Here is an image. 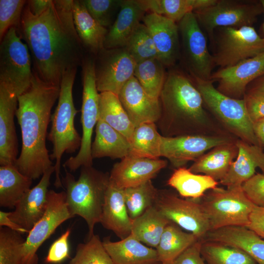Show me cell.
<instances>
[{"mask_svg":"<svg viewBox=\"0 0 264 264\" xmlns=\"http://www.w3.org/2000/svg\"><path fill=\"white\" fill-rule=\"evenodd\" d=\"M73 3L52 0L39 15H33L26 3L17 29L28 46L33 73L49 85L60 87L64 74L81 66L85 58L74 26Z\"/></svg>","mask_w":264,"mask_h":264,"instance_id":"obj_1","label":"cell"},{"mask_svg":"<svg viewBox=\"0 0 264 264\" xmlns=\"http://www.w3.org/2000/svg\"><path fill=\"white\" fill-rule=\"evenodd\" d=\"M60 90V87L43 82L34 73L29 87L18 97L16 116L21 128L22 146L14 165L32 180L39 178L54 165L46 139L51 110Z\"/></svg>","mask_w":264,"mask_h":264,"instance_id":"obj_2","label":"cell"},{"mask_svg":"<svg viewBox=\"0 0 264 264\" xmlns=\"http://www.w3.org/2000/svg\"><path fill=\"white\" fill-rule=\"evenodd\" d=\"M159 100L161 113L155 124L163 136L228 133L205 109L193 79L181 71L166 75Z\"/></svg>","mask_w":264,"mask_h":264,"instance_id":"obj_3","label":"cell"},{"mask_svg":"<svg viewBox=\"0 0 264 264\" xmlns=\"http://www.w3.org/2000/svg\"><path fill=\"white\" fill-rule=\"evenodd\" d=\"M64 169L66 173L62 182L66 189L68 210L73 217L79 216L85 220L89 239L94 234L95 224L100 222L110 174L92 166H83L76 180L69 171Z\"/></svg>","mask_w":264,"mask_h":264,"instance_id":"obj_4","label":"cell"},{"mask_svg":"<svg viewBox=\"0 0 264 264\" xmlns=\"http://www.w3.org/2000/svg\"><path fill=\"white\" fill-rule=\"evenodd\" d=\"M77 68H72L63 75L60 84L57 106L51 116V127L47 139L52 144L51 160H55L57 188L63 187L61 178V164L64 153L72 154L80 149L82 137L74 126V118L78 112L73 98L72 89Z\"/></svg>","mask_w":264,"mask_h":264,"instance_id":"obj_5","label":"cell"},{"mask_svg":"<svg viewBox=\"0 0 264 264\" xmlns=\"http://www.w3.org/2000/svg\"><path fill=\"white\" fill-rule=\"evenodd\" d=\"M193 80L201 95L205 109L224 131L239 139L261 147L243 99H235L222 93L211 80Z\"/></svg>","mask_w":264,"mask_h":264,"instance_id":"obj_6","label":"cell"},{"mask_svg":"<svg viewBox=\"0 0 264 264\" xmlns=\"http://www.w3.org/2000/svg\"><path fill=\"white\" fill-rule=\"evenodd\" d=\"M198 200L208 220L210 231L233 226L247 227L255 206L242 186L226 189L217 186Z\"/></svg>","mask_w":264,"mask_h":264,"instance_id":"obj_7","label":"cell"},{"mask_svg":"<svg viewBox=\"0 0 264 264\" xmlns=\"http://www.w3.org/2000/svg\"><path fill=\"white\" fill-rule=\"evenodd\" d=\"M81 66L83 76L82 141L77 154L69 157L63 164V167L70 172H75L83 166H92V135L93 129L99 120V92L96 84L94 59L85 57Z\"/></svg>","mask_w":264,"mask_h":264,"instance_id":"obj_8","label":"cell"},{"mask_svg":"<svg viewBox=\"0 0 264 264\" xmlns=\"http://www.w3.org/2000/svg\"><path fill=\"white\" fill-rule=\"evenodd\" d=\"M0 41V84L18 97L29 87L34 76L29 50L15 27Z\"/></svg>","mask_w":264,"mask_h":264,"instance_id":"obj_9","label":"cell"},{"mask_svg":"<svg viewBox=\"0 0 264 264\" xmlns=\"http://www.w3.org/2000/svg\"><path fill=\"white\" fill-rule=\"evenodd\" d=\"M262 12L260 1L242 0H217L212 5L194 12L212 42L218 27L252 26Z\"/></svg>","mask_w":264,"mask_h":264,"instance_id":"obj_10","label":"cell"},{"mask_svg":"<svg viewBox=\"0 0 264 264\" xmlns=\"http://www.w3.org/2000/svg\"><path fill=\"white\" fill-rule=\"evenodd\" d=\"M184 62L193 79L210 80L215 66L207 40L194 12L178 23Z\"/></svg>","mask_w":264,"mask_h":264,"instance_id":"obj_11","label":"cell"},{"mask_svg":"<svg viewBox=\"0 0 264 264\" xmlns=\"http://www.w3.org/2000/svg\"><path fill=\"white\" fill-rule=\"evenodd\" d=\"M217 38V48L213 56L215 66L220 68L264 52V37L252 26L221 27Z\"/></svg>","mask_w":264,"mask_h":264,"instance_id":"obj_12","label":"cell"},{"mask_svg":"<svg viewBox=\"0 0 264 264\" xmlns=\"http://www.w3.org/2000/svg\"><path fill=\"white\" fill-rule=\"evenodd\" d=\"M73 218L66 201L65 191L48 192V203L43 216L29 231L23 243L20 264H38L39 247L66 220Z\"/></svg>","mask_w":264,"mask_h":264,"instance_id":"obj_13","label":"cell"},{"mask_svg":"<svg viewBox=\"0 0 264 264\" xmlns=\"http://www.w3.org/2000/svg\"><path fill=\"white\" fill-rule=\"evenodd\" d=\"M96 84L99 93L118 95L134 76L136 62L125 47L103 49L94 59Z\"/></svg>","mask_w":264,"mask_h":264,"instance_id":"obj_14","label":"cell"},{"mask_svg":"<svg viewBox=\"0 0 264 264\" xmlns=\"http://www.w3.org/2000/svg\"><path fill=\"white\" fill-rule=\"evenodd\" d=\"M154 206L170 221L203 240L210 227L198 199H183L166 190H159Z\"/></svg>","mask_w":264,"mask_h":264,"instance_id":"obj_15","label":"cell"},{"mask_svg":"<svg viewBox=\"0 0 264 264\" xmlns=\"http://www.w3.org/2000/svg\"><path fill=\"white\" fill-rule=\"evenodd\" d=\"M238 139L228 134L190 135L175 137L162 136L161 156L168 159L176 169L184 167L214 147Z\"/></svg>","mask_w":264,"mask_h":264,"instance_id":"obj_16","label":"cell"},{"mask_svg":"<svg viewBox=\"0 0 264 264\" xmlns=\"http://www.w3.org/2000/svg\"><path fill=\"white\" fill-rule=\"evenodd\" d=\"M264 76V52L213 72L210 80L217 89L230 97L243 99L250 83Z\"/></svg>","mask_w":264,"mask_h":264,"instance_id":"obj_17","label":"cell"},{"mask_svg":"<svg viewBox=\"0 0 264 264\" xmlns=\"http://www.w3.org/2000/svg\"><path fill=\"white\" fill-rule=\"evenodd\" d=\"M165 160L128 155L114 164L110 174V182L124 189L152 180L166 167Z\"/></svg>","mask_w":264,"mask_h":264,"instance_id":"obj_18","label":"cell"},{"mask_svg":"<svg viewBox=\"0 0 264 264\" xmlns=\"http://www.w3.org/2000/svg\"><path fill=\"white\" fill-rule=\"evenodd\" d=\"M118 96L135 128L144 123H156L159 119L161 113L159 99L148 94L134 76Z\"/></svg>","mask_w":264,"mask_h":264,"instance_id":"obj_19","label":"cell"},{"mask_svg":"<svg viewBox=\"0 0 264 264\" xmlns=\"http://www.w3.org/2000/svg\"><path fill=\"white\" fill-rule=\"evenodd\" d=\"M54 165L46 170L39 183L28 191L9 212L14 222L29 231L44 214L48 203L50 177L55 172Z\"/></svg>","mask_w":264,"mask_h":264,"instance_id":"obj_20","label":"cell"},{"mask_svg":"<svg viewBox=\"0 0 264 264\" xmlns=\"http://www.w3.org/2000/svg\"><path fill=\"white\" fill-rule=\"evenodd\" d=\"M142 21L152 35L158 59L164 66L174 65L180 55L178 24L152 13L145 14Z\"/></svg>","mask_w":264,"mask_h":264,"instance_id":"obj_21","label":"cell"},{"mask_svg":"<svg viewBox=\"0 0 264 264\" xmlns=\"http://www.w3.org/2000/svg\"><path fill=\"white\" fill-rule=\"evenodd\" d=\"M18 97L0 84V165L15 164L18 157V143L14 123Z\"/></svg>","mask_w":264,"mask_h":264,"instance_id":"obj_22","label":"cell"},{"mask_svg":"<svg viewBox=\"0 0 264 264\" xmlns=\"http://www.w3.org/2000/svg\"><path fill=\"white\" fill-rule=\"evenodd\" d=\"M203 240L237 247L247 253L258 264H264V239L246 227L233 226L211 230Z\"/></svg>","mask_w":264,"mask_h":264,"instance_id":"obj_23","label":"cell"},{"mask_svg":"<svg viewBox=\"0 0 264 264\" xmlns=\"http://www.w3.org/2000/svg\"><path fill=\"white\" fill-rule=\"evenodd\" d=\"M237 156L228 173L220 183L226 187L241 186L255 174L260 168L264 174V152L263 148L241 139L237 141Z\"/></svg>","mask_w":264,"mask_h":264,"instance_id":"obj_24","label":"cell"},{"mask_svg":"<svg viewBox=\"0 0 264 264\" xmlns=\"http://www.w3.org/2000/svg\"><path fill=\"white\" fill-rule=\"evenodd\" d=\"M146 12L139 0H123L116 20L108 29L104 48L125 47Z\"/></svg>","mask_w":264,"mask_h":264,"instance_id":"obj_25","label":"cell"},{"mask_svg":"<svg viewBox=\"0 0 264 264\" xmlns=\"http://www.w3.org/2000/svg\"><path fill=\"white\" fill-rule=\"evenodd\" d=\"M100 223L106 229L113 232L121 240L131 234L132 220L127 209L123 189L115 187L110 181Z\"/></svg>","mask_w":264,"mask_h":264,"instance_id":"obj_26","label":"cell"},{"mask_svg":"<svg viewBox=\"0 0 264 264\" xmlns=\"http://www.w3.org/2000/svg\"><path fill=\"white\" fill-rule=\"evenodd\" d=\"M103 243L114 264H161L155 248L146 246L131 234L117 242Z\"/></svg>","mask_w":264,"mask_h":264,"instance_id":"obj_27","label":"cell"},{"mask_svg":"<svg viewBox=\"0 0 264 264\" xmlns=\"http://www.w3.org/2000/svg\"><path fill=\"white\" fill-rule=\"evenodd\" d=\"M237 140L209 150L194 161L189 169L194 173L205 175L220 181L227 174L237 156Z\"/></svg>","mask_w":264,"mask_h":264,"instance_id":"obj_28","label":"cell"},{"mask_svg":"<svg viewBox=\"0 0 264 264\" xmlns=\"http://www.w3.org/2000/svg\"><path fill=\"white\" fill-rule=\"evenodd\" d=\"M74 26L85 50L94 56L104 49L108 29L100 25L80 0H73Z\"/></svg>","mask_w":264,"mask_h":264,"instance_id":"obj_29","label":"cell"},{"mask_svg":"<svg viewBox=\"0 0 264 264\" xmlns=\"http://www.w3.org/2000/svg\"><path fill=\"white\" fill-rule=\"evenodd\" d=\"M130 143L121 133L99 119L95 126V136L91 154L93 159L108 157L122 159L129 155Z\"/></svg>","mask_w":264,"mask_h":264,"instance_id":"obj_30","label":"cell"},{"mask_svg":"<svg viewBox=\"0 0 264 264\" xmlns=\"http://www.w3.org/2000/svg\"><path fill=\"white\" fill-rule=\"evenodd\" d=\"M218 183L209 176L194 173L184 167L176 169L167 181V184L181 197L192 199L201 198L208 190L217 187Z\"/></svg>","mask_w":264,"mask_h":264,"instance_id":"obj_31","label":"cell"},{"mask_svg":"<svg viewBox=\"0 0 264 264\" xmlns=\"http://www.w3.org/2000/svg\"><path fill=\"white\" fill-rule=\"evenodd\" d=\"M170 221L155 206L132 220L131 235L147 246L156 248Z\"/></svg>","mask_w":264,"mask_h":264,"instance_id":"obj_32","label":"cell"},{"mask_svg":"<svg viewBox=\"0 0 264 264\" xmlns=\"http://www.w3.org/2000/svg\"><path fill=\"white\" fill-rule=\"evenodd\" d=\"M32 179L22 174L14 164L0 167V206L13 208L31 188Z\"/></svg>","mask_w":264,"mask_h":264,"instance_id":"obj_33","label":"cell"},{"mask_svg":"<svg viewBox=\"0 0 264 264\" xmlns=\"http://www.w3.org/2000/svg\"><path fill=\"white\" fill-rule=\"evenodd\" d=\"M199 239L191 233L185 232L174 222L165 228L155 248L161 263L172 264L186 249Z\"/></svg>","mask_w":264,"mask_h":264,"instance_id":"obj_34","label":"cell"},{"mask_svg":"<svg viewBox=\"0 0 264 264\" xmlns=\"http://www.w3.org/2000/svg\"><path fill=\"white\" fill-rule=\"evenodd\" d=\"M99 119L108 124L130 141L135 127L117 95L110 92L99 93Z\"/></svg>","mask_w":264,"mask_h":264,"instance_id":"obj_35","label":"cell"},{"mask_svg":"<svg viewBox=\"0 0 264 264\" xmlns=\"http://www.w3.org/2000/svg\"><path fill=\"white\" fill-rule=\"evenodd\" d=\"M217 0H139L146 12L178 23L187 14L213 4Z\"/></svg>","mask_w":264,"mask_h":264,"instance_id":"obj_36","label":"cell"},{"mask_svg":"<svg viewBox=\"0 0 264 264\" xmlns=\"http://www.w3.org/2000/svg\"><path fill=\"white\" fill-rule=\"evenodd\" d=\"M162 135L155 123L142 124L135 128L130 141L129 155L157 159L161 157Z\"/></svg>","mask_w":264,"mask_h":264,"instance_id":"obj_37","label":"cell"},{"mask_svg":"<svg viewBox=\"0 0 264 264\" xmlns=\"http://www.w3.org/2000/svg\"><path fill=\"white\" fill-rule=\"evenodd\" d=\"M201 256L207 264H256L247 253L221 242L202 240Z\"/></svg>","mask_w":264,"mask_h":264,"instance_id":"obj_38","label":"cell"},{"mask_svg":"<svg viewBox=\"0 0 264 264\" xmlns=\"http://www.w3.org/2000/svg\"><path fill=\"white\" fill-rule=\"evenodd\" d=\"M164 66L158 58H153L136 63L134 72V76L146 92L157 99L166 79Z\"/></svg>","mask_w":264,"mask_h":264,"instance_id":"obj_39","label":"cell"},{"mask_svg":"<svg viewBox=\"0 0 264 264\" xmlns=\"http://www.w3.org/2000/svg\"><path fill=\"white\" fill-rule=\"evenodd\" d=\"M123 194L129 215L133 220L154 206L159 190L149 180L139 186L123 189Z\"/></svg>","mask_w":264,"mask_h":264,"instance_id":"obj_40","label":"cell"},{"mask_svg":"<svg viewBox=\"0 0 264 264\" xmlns=\"http://www.w3.org/2000/svg\"><path fill=\"white\" fill-rule=\"evenodd\" d=\"M124 47L136 63L148 59H158L152 35L144 23L139 24Z\"/></svg>","mask_w":264,"mask_h":264,"instance_id":"obj_41","label":"cell"},{"mask_svg":"<svg viewBox=\"0 0 264 264\" xmlns=\"http://www.w3.org/2000/svg\"><path fill=\"white\" fill-rule=\"evenodd\" d=\"M69 264H114L99 236L93 234L87 242L79 243Z\"/></svg>","mask_w":264,"mask_h":264,"instance_id":"obj_42","label":"cell"},{"mask_svg":"<svg viewBox=\"0 0 264 264\" xmlns=\"http://www.w3.org/2000/svg\"><path fill=\"white\" fill-rule=\"evenodd\" d=\"M25 241L22 233L0 227V264H20Z\"/></svg>","mask_w":264,"mask_h":264,"instance_id":"obj_43","label":"cell"},{"mask_svg":"<svg viewBox=\"0 0 264 264\" xmlns=\"http://www.w3.org/2000/svg\"><path fill=\"white\" fill-rule=\"evenodd\" d=\"M123 0H81L89 14L107 28L114 22Z\"/></svg>","mask_w":264,"mask_h":264,"instance_id":"obj_44","label":"cell"},{"mask_svg":"<svg viewBox=\"0 0 264 264\" xmlns=\"http://www.w3.org/2000/svg\"><path fill=\"white\" fill-rule=\"evenodd\" d=\"M27 0H0V40L11 27L18 29Z\"/></svg>","mask_w":264,"mask_h":264,"instance_id":"obj_45","label":"cell"},{"mask_svg":"<svg viewBox=\"0 0 264 264\" xmlns=\"http://www.w3.org/2000/svg\"><path fill=\"white\" fill-rule=\"evenodd\" d=\"M242 188L255 206L264 207V174H255L242 185Z\"/></svg>","mask_w":264,"mask_h":264,"instance_id":"obj_46","label":"cell"},{"mask_svg":"<svg viewBox=\"0 0 264 264\" xmlns=\"http://www.w3.org/2000/svg\"><path fill=\"white\" fill-rule=\"evenodd\" d=\"M71 230L67 229L50 246L44 259L46 264H56L69 258L68 239Z\"/></svg>","mask_w":264,"mask_h":264,"instance_id":"obj_47","label":"cell"},{"mask_svg":"<svg viewBox=\"0 0 264 264\" xmlns=\"http://www.w3.org/2000/svg\"><path fill=\"white\" fill-rule=\"evenodd\" d=\"M243 99L253 123L264 118V92L250 89Z\"/></svg>","mask_w":264,"mask_h":264,"instance_id":"obj_48","label":"cell"},{"mask_svg":"<svg viewBox=\"0 0 264 264\" xmlns=\"http://www.w3.org/2000/svg\"><path fill=\"white\" fill-rule=\"evenodd\" d=\"M202 240H199L192 244L179 256L171 264H207L201 254Z\"/></svg>","mask_w":264,"mask_h":264,"instance_id":"obj_49","label":"cell"},{"mask_svg":"<svg viewBox=\"0 0 264 264\" xmlns=\"http://www.w3.org/2000/svg\"><path fill=\"white\" fill-rule=\"evenodd\" d=\"M247 228L264 239V207L254 206Z\"/></svg>","mask_w":264,"mask_h":264,"instance_id":"obj_50","label":"cell"},{"mask_svg":"<svg viewBox=\"0 0 264 264\" xmlns=\"http://www.w3.org/2000/svg\"><path fill=\"white\" fill-rule=\"evenodd\" d=\"M52 0H27L30 12L34 15H39L44 12L50 5Z\"/></svg>","mask_w":264,"mask_h":264,"instance_id":"obj_51","label":"cell"},{"mask_svg":"<svg viewBox=\"0 0 264 264\" xmlns=\"http://www.w3.org/2000/svg\"><path fill=\"white\" fill-rule=\"evenodd\" d=\"M9 212L0 211V227H6L22 234L28 233L29 231L17 224L9 218Z\"/></svg>","mask_w":264,"mask_h":264,"instance_id":"obj_52","label":"cell"},{"mask_svg":"<svg viewBox=\"0 0 264 264\" xmlns=\"http://www.w3.org/2000/svg\"><path fill=\"white\" fill-rule=\"evenodd\" d=\"M253 131L260 146L264 147V118L253 123Z\"/></svg>","mask_w":264,"mask_h":264,"instance_id":"obj_53","label":"cell"},{"mask_svg":"<svg viewBox=\"0 0 264 264\" xmlns=\"http://www.w3.org/2000/svg\"><path fill=\"white\" fill-rule=\"evenodd\" d=\"M256 80L254 87L251 89L264 92V76Z\"/></svg>","mask_w":264,"mask_h":264,"instance_id":"obj_54","label":"cell"},{"mask_svg":"<svg viewBox=\"0 0 264 264\" xmlns=\"http://www.w3.org/2000/svg\"><path fill=\"white\" fill-rule=\"evenodd\" d=\"M260 2L261 3V5L262 6L263 10V13H264V0H260ZM262 30L263 33L264 34V22L263 23L262 26Z\"/></svg>","mask_w":264,"mask_h":264,"instance_id":"obj_55","label":"cell"},{"mask_svg":"<svg viewBox=\"0 0 264 264\" xmlns=\"http://www.w3.org/2000/svg\"><path fill=\"white\" fill-rule=\"evenodd\" d=\"M161 264H168V263H162Z\"/></svg>","mask_w":264,"mask_h":264,"instance_id":"obj_56","label":"cell"}]
</instances>
